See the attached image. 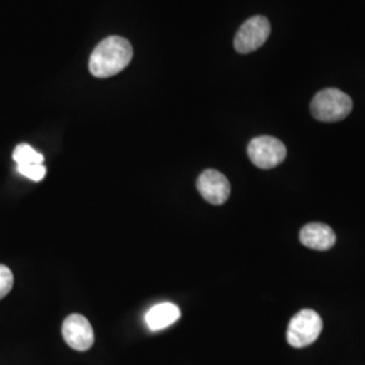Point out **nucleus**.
<instances>
[{"instance_id": "obj_1", "label": "nucleus", "mask_w": 365, "mask_h": 365, "mask_svg": "<svg viewBox=\"0 0 365 365\" xmlns=\"http://www.w3.org/2000/svg\"><path fill=\"white\" fill-rule=\"evenodd\" d=\"M133 48L128 39L111 36L98 43L90 56L88 68L92 76L111 78L130 64Z\"/></svg>"}, {"instance_id": "obj_2", "label": "nucleus", "mask_w": 365, "mask_h": 365, "mask_svg": "<svg viewBox=\"0 0 365 365\" xmlns=\"http://www.w3.org/2000/svg\"><path fill=\"white\" fill-rule=\"evenodd\" d=\"M353 102L349 95L337 88H327L314 96L312 114L321 122H339L351 114Z\"/></svg>"}, {"instance_id": "obj_3", "label": "nucleus", "mask_w": 365, "mask_h": 365, "mask_svg": "<svg viewBox=\"0 0 365 365\" xmlns=\"http://www.w3.org/2000/svg\"><path fill=\"white\" fill-rule=\"evenodd\" d=\"M322 327L319 314L310 309L300 310L288 324L287 342L298 349L309 346L319 337Z\"/></svg>"}, {"instance_id": "obj_4", "label": "nucleus", "mask_w": 365, "mask_h": 365, "mask_svg": "<svg viewBox=\"0 0 365 365\" xmlns=\"http://www.w3.org/2000/svg\"><path fill=\"white\" fill-rule=\"evenodd\" d=\"M248 156L257 168L271 170L286 160L287 149L280 140L271 135H261L249 143Z\"/></svg>"}, {"instance_id": "obj_5", "label": "nucleus", "mask_w": 365, "mask_h": 365, "mask_svg": "<svg viewBox=\"0 0 365 365\" xmlns=\"http://www.w3.org/2000/svg\"><path fill=\"white\" fill-rule=\"evenodd\" d=\"M271 34V24L265 16L256 15L245 21L235 37V51L248 54L261 48Z\"/></svg>"}, {"instance_id": "obj_6", "label": "nucleus", "mask_w": 365, "mask_h": 365, "mask_svg": "<svg viewBox=\"0 0 365 365\" xmlns=\"http://www.w3.org/2000/svg\"><path fill=\"white\" fill-rule=\"evenodd\" d=\"M63 337L66 344L78 352H86L93 345V329L90 321L80 314H71L63 324Z\"/></svg>"}, {"instance_id": "obj_7", "label": "nucleus", "mask_w": 365, "mask_h": 365, "mask_svg": "<svg viewBox=\"0 0 365 365\" xmlns=\"http://www.w3.org/2000/svg\"><path fill=\"white\" fill-rule=\"evenodd\" d=\"M196 187L199 194L215 206L223 205L230 196V182L218 170H207L202 172L197 178Z\"/></svg>"}, {"instance_id": "obj_8", "label": "nucleus", "mask_w": 365, "mask_h": 365, "mask_svg": "<svg viewBox=\"0 0 365 365\" xmlns=\"http://www.w3.org/2000/svg\"><path fill=\"white\" fill-rule=\"evenodd\" d=\"M300 242L307 248L329 250L336 244V233L325 223H309L299 233Z\"/></svg>"}, {"instance_id": "obj_9", "label": "nucleus", "mask_w": 365, "mask_h": 365, "mask_svg": "<svg viewBox=\"0 0 365 365\" xmlns=\"http://www.w3.org/2000/svg\"><path fill=\"white\" fill-rule=\"evenodd\" d=\"M180 309L170 303V302H164L153 306L146 315H145V322L148 327L152 331H160L164 330L167 327L173 325L179 318H180Z\"/></svg>"}, {"instance_id": "obj_10", "label": "nucleus", "mask_w": 365, "mask_h": 365, "mask_svg": "<svg viewBox=\"0 0 365 365\" xmlns=\"http://www.w3.org/2000/svg\"><path fill=\"white\" fill-rule=\"evenodd\" d=\"M14 161L16 165L21 164H43V156L33 149L30 145L21 144L15 148L13 153Z\"/></svg>"}, {"instance_id": "obj_11", "label": "nucleus", "mask_w": 365, "mask_h": 365, "mask_svg": "<svg viewBox=\"0 0 365 365\" xmlns=\"http://www.w3.org/2000/svg\"><path fill=\"white\" fill-rule=\"evenodd\" d=\"M16 170L33 182H41L46 175V167L43 164H21L16 165Z\"/></svg>"}, {"instance_id": "obj_12", "label": "nucleus", "mask_w": 365, "mask_h": 365, "mask_svg": "<svg viewBox=\"0 0 365 365\" xmlns=\"http://www.w3.org/2000/svg\"><path fill=\"white\" fill-rule=\"evenodd\" d=\"M14 286L13 272L9 267L0 264V299H3Z\"/></svg>"}]
</instances>
